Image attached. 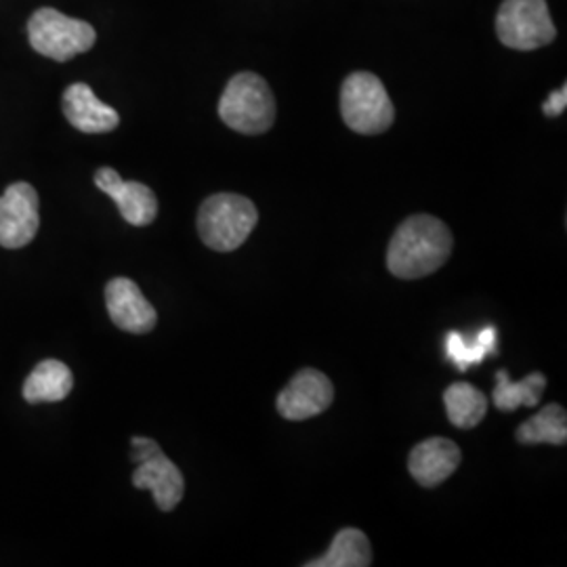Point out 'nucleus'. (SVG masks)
I'll return each mask as SVG.
<instances>
[{
	"mask_svg": "<svg viewBox=\"0 0 567 567\" xmlns=\"http://www.w3.org/2000/svg\"><path fill=\"white\" fill-rule=\"evenodd\" d=\"M454 238L444 221L414 215L400 225L386 248V267L395 278L419 280L435 274L452 255Z\"/></svg>",
	"mask_w": 567,
	"mask_h": 567,
	"instance_id": "nucleus-1",
	"label": "nucleus"
},
{
	"mask_svg": "<svg viewBox=\"0 0 567 567\" xmlns=\"http://www.w3.org/2000/svg\"><path fill=\"white\" fill-rule=\"evenodd\" d=\"M219 116L229 128L243 135L269 131L276 121V100L269 84L252 72L236 74L225 86Z\"/></svg>",
	"mask_w": 567,
	"mask_h": 567,
	"instance_id": "nucleus-2",
	"label": "nucleus"
},
{
	"mask_svg": "<svg viewBox=\"0 0 567 567\" xmlns=\"http://www.w3.org/2000/svg\"><path fill=\"white\" fill-rule=\"evenodd\" d=\"M259 221V210L238 194H215L204 200L198 213L203 243L217 252L240 248Z\"/></svg>",
	"mask_w": 567,
	"mask_h": 567,
	"instance_id": "nucleus-3",
	"label": "nucleus"
},
{
	"mask_svg": "<svg viewBox=\"0 0 567 567\" xmlns=\"http://www.w3.org/2000/svg\"><path fill=\"white\" fill-rule=\"evenodd\" d=\"M341 114L344 124L360 135H381L395 121L385 84L370 72H353L344 79Z\"/></svg>",
	"mask_w": 567,
	"mask_h": 567,
	"instance_id": "nucleus-4",
	"label": "nucleus"
},
{
	"mask_svg": "<svg viewBox=\"0 0 567 567\" xmlns=\"http://www.w3.org/2000/svg\"><path fill=\"white\" fill-rule=\"evenodd\" d=\"M28 39L32 49L44 58L70 61L86 53L97 41V34L91 23L68 18L51 7H44L28 21Z\"/></svg>",
	"mask_w": 567,
	"mask_h": 567,
	"instance_id": "nucleus-5",
	"label": "nucleus"
},
{
	"mask_svg": "<svg viewBox=\"0 0 567 567\" xmlns=\"http://www.w3.org/2000/svg\"><path fill=\"white\" fill-rule=\"evenodd\" d=\"M131 446V461L137 465L133 473V486L150 489L161 511H173L182 503L185 492L179 466L150 437H133Z\"/></svg>",
	"mask_w": 567,
	"mask_h": 567,
	"instance_id": "nucleus-6",
	"label": "nucleus"
},
{
	"mask_svg": "<svg viewBox=\"0 0 567 567\" xmlns=\"http://www.w3.org/2000/svg\"><path fill=\"white\" fill-rule=\"evenodd\" d=\"M496 34L515 51H534L555 41L557 30L547 0H505L498 9Z\"/></svg>",
	"mask_w": 567,
	"mask_h": 567,
	"instance_id": "nucleus-7",
	"label": "nucleus"
},
{
	"mask_svg": "<svg viewBox=\"0 0 567 567\" xmlns=\"http://www.w3.org/2000/svg\"><path fill=\"white\" fill-rule=\"evenodd\" d=\"M39 194L30 183H13L0 196V246L21 248L39 231Z\"/></svg>",
	"mask_w": 567,
	"mask_h": 567,
	"instance_id": "nucleus-8",
	"label": "nucleus"
},
{
	"mask_svg": "<svg viewBox=\"0 0 567 567\" xmlns=\"http://www.w3.org/2000/svg\"><path fill=\"white\" fill-rule=\"evenodd\" d=\"M334 400V386L324 372L305 368L278 395V412L286 421L299 423L326 412Z\"/></svg>",
	"mask_w": 567,
	"mask_h": 567,
	"instance_id": "nucleus-9",
	"label": "nucleus"
},
{
	"mask_svg": "<svg viewBox=\"0 0 567 567\" xmlns=\"http://www.w3.org/2000/svg\"><path fill=\"white\" fill-rule=\"evenodd\" d=\"M105 305L112 322L124 332L145 334L154 330L158 313L143 297L140 286L128 278H114L105 286Z\"/></svg>",
	"mask_w": 567,
	"mask_h": 567,
	"instance_id": "nucleus-10",
	"label": "nucleus"
},
{
	"mask_svg": "<svg viewBox=\"0 0 567 567\" xmlns=\"http://www.w3.org/2000/svg\"><path fill=\"white\" fill-rule=\"evenodd\" d=\"M95 185L116 203L126 224L143 227L156 219L158 200L147 185L140 182H124L121 175L110 166H103L95 173Z\"/></svg>",
	"mask_w": 567,
	"mask_h": 567,
	"instance_id": "nucleus-11",
	"label": "nucleus"
},
{
	"mask_svg": "<svg viewBox=\"0 0 567 567\" xmlns=\"http://www.w3.org/2000/svg\"><path fill=\"white\" fill-rule=\"evenodd\" d=\"M461 447L447 437H431L410 452V475L423 487L442 486L461 465Z\"/></svg>",
	"mask_w": 567,
	"mask_h": 567,
	"instance_id": "nucleus-12",
	"label": "nucleus"
},
{
	"mask_svg": "<svg viewBox=\"0 0 567 567\" xmlns=\"http://www.w3.org/2000/svg\"><path fill=\"white\" fill-rule=\"evenodd\" d=\"M63 114L68 122L89 135L110 133L121 124V116L114 107L103 103L89 84L76 82L63 93Z\"/></svg>",
	"mask_w": 567,
	"mask_h": 567,
	"instance_id": "nucleus-13",
	"label": "nucleus"
},
{
	"mask_svg": "<svg viewBox=\"0 0 567 567\" xmlns=\"http://www.w3.org/2000/svg\"><path fill=\"white\" fill-rule=\"evenodd\" d=\"M74 386L72 370L60 360H44L37 365L23 383V400L28 404L61 402Z\"/></svg>",
	"mask_w": 567,
	"mask_h": 567,
	"instance_id": "nucleus-14",
	"label": "nucleus"
},
{
	"mask_svg": "<svg viewBox=\"0 0 567 567\" xmlns=\"http://www.w3.org/2000/svg\"><path fill=\"white\" fill-rule=\"evenodd\" d=\"M517 442L524 446H566L567 444V414L566 408L559 404H548L527 419L524 425L517 429Z\"/></svg>",
	"mask_w": 567,
	"mask_h": 567,
	"instance_id": "nucleus-15",
	"label": "nucleus"
},
{
	"mask_svg": "<svg viewBox=\"0 0 567 567\" xmlns=\"http://www.w3.org/2000/svg\"><path fill=\"white\" fill-rule=\"evenodd\" d=\"M372 564V548L364 532L355 527L341 529L332 545L320 559L309 561V567H368Z\"/></svg>",
	"mask_w": 567,
	"mask_h": 567,
	"instance_id": "nucleus-16",
	"label": "nucleus"
},
{
	"mask_svg": "<svg viewBox=\"0 0 567 567\" xmlns=\"http://www.w3.org/2000/svg\"><path fill=\"white\" fill-rule=\"evenodd\" d=\"M545 386H547V379L543 372H532L524 381L513 383L505 370H498L492 400L501 412H515L522 405L540 404Z\"/></svg>",
	"mask_w": 567,
	"mask_h": 567,
	"instance_id": "nucleus-17",
	"label": "nucleus"
},
{
	"mask_svg": "<svg viewBox=\"0 0 567 567\" xmlns=\"http://www.w3.org/2000/svg\"><path fill=\"white\" fill-rule=\"evenodd\" d=\"M447 419L458 429H473L484 421L487 412V398L468 383H454L444 393Z\"/></svg>",
	"mask_w": 567,
	"mask_h": 567,
	"instance_id": "nucleus-18",
	"label": "nucleus"
},
{
	"mask_svg": "<svg viewBox=\"0 0 567 567\" xmlns=\"http://www.w3.org/2000/svg\"><path fill=\"white\" fill-rule=\"evenodd\" d=\"M447 360L466 370L468 365L482 364L489 353H496V328L486 326L475 337L465 339L461 332H447L446 337Z\"/></svg>",
	"mask_w": 567,
	"mask_h": 567,
	"instance_id": "nucleus-19",
	"label": "nucleus"
},
{
	"mask_svg": "<svg viewBox=\"0 0 567 567\" xmlns=\"http://www.w3.org/2000/svg\"><path fill=\"white\" fill-rule=\"evenodd\" d=\"M567 107V86L564 84L561 89H557V91H553L550 95H548L547 102L543 103V112L547 114V116H559V114H564Z\"/></svg>",
	"mask_w": 567,
	"mask_h": 567,
	"instance_id": "nucleus-20",
	"label": "nucleus"
}]
</instances>
